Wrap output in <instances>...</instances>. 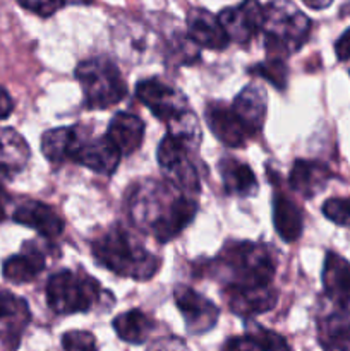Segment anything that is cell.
<instances>
[{
  "mask_svg": "<svg viewBox=\"0 0 350 351\" xmlns=\"http://www.w3.org/2000/svg\"><path fill=\"white\" fill-rule=\"evenodd\" d=\"M91 252L100 266L137 281L153 278L161 266V261L148 252L143 243L122 226H112L93 240Z\"/></svg>",
  "mask_w": 350,
  "mask_h": 351,
  "instance_id": "2",
  "label": "cell"
},
{
  "mask_svg": "<svg viewBox=\"0 0 350 351\" xmlns=\"http://www.w3.org/2000/svg\"><path fill=\"white\" fill-rule=\"evenodd\" d=\"M222 351H268V350L264 348L257 339H254L253 336L246 335V336H239V338L229 339Z\"/></svg>",
  "mask_w": 350,
  "mask_h": 351,
  "instance_id": "32",
  "label": "cell"
},
{
  "mask_svg": "<svg viewBox=\"0 0 350 351\" xmlns=\"http://www.w3.org/2000/svg\"><path fill=\"white\" fill-rule=\"evenodd\" d=\"M5 218V206H3V195H2V191H0V221Z\"/></svg>",
  "mask_w": 350,
  "mask_h": 351,
  "instance_id": "38",
  "label": "cell"
},
{
  "mask_svg": "<svg viewBox=\"0 0 350 351\" xmlns=\"http://www.w3.org/2000/svg\"><path fill=\"white\" fill-rule=\"evenodd\" d=\"M64 351H98L96 339L88 331H69L62 336Z\"/></svg>",
  "mask_w": 350,
  "mask_h": 351,
  "instance_id": "28",
  "label": "cell"
},
{
  "mask_svg": "<svg viewBox=\"0 0 350 351\" xmlns=\"http://www.w3.org/2000/svg\"><path fill=\"white\" fill-rule=\"evenodd\" d=\"M84 139L79 127H58L47 130L41 137V153L50 163H64L65 160L74 158Z\"/></svg>",
  "mask_w": 350,
  "mask_h": 351,
  "instance_id": "20",
  "label": "cell"
},
{
  "mask_svg": "<svg viewBox=\"0 0 350 351\" xmlns=\"http://www.w3.org/2000/svg\"><path fill=\"white\" fill-rule=\"evenodd\" d=\"M247 335L253 336L254 339H257L268 351H290L287 341H285L280 335H277V332L273 331H268L263 326H250Z\"/></svg>",
  "mask_w": 350,
  "mask_h": 351,
  "instance_id": "29",
  "label": "cell"
},
{
  "mask_svg": "<svg viewBox=\"0 0 350 351\" xmlns=\"http://www.w3.org/2000/svg\"><path fill=\"white\" fill-rule=\"evenodd\" d=\"M26 10L38 14L41 17H48L57 12L58 9L67 3V0H17Z\"/></svg>",
  "mask_w": 350,
  "mask_h": 351,
  "instance_id": "31",
  "label": "cell"
},
{
  "mask_svg": "<svg viewBox=\"0 0 350 351\" xmlns=\"http://www.w3.org/2000/svg\"><path fill=\"white\" fill-rule=\"evenodd\" d=\"M331 177V170L326 165L319 163V161L297 160L290 170L288 185L299 195L311 199L318 195L328 185Z\"/></svg>",
  "mask_w": 350,
  "mask_h": 351,
  "instance_id": "18",
  "label": "cell"
},
{
  "mask_svg": "<svg viewBox=\"0 0 350 351\" xmlns=\"http://www.w3.org/2000/svg\"><path fill=\"white\" fill-rule=\"evenodd\" d=\"M222 271L229 278L226 287H270L275 276V259L268 247L259 243H232L218 257Z\"/></svg>",
  "mask_w": 350,
  "mask_h": 351,
  "instance_id": "4",
  "label": "cell"
},
{
  "mask_svg": "<svg viewBox=\"0 0 350 351\" xmlns=\"http://www.w3.org/2000/svg\"><path fill=\"white\" fill-rule=\"evenodd\" d=\"M223 187L229 194L239 197H249L257 191V180L254 171L246 163H240L233 158H223L218 165Z\"/></svg>",
  "mask_w": 350,
  "mask_h": 351,
  "instance_id": "24",
  "label": "cell"
},
{
  "mask_svg": "<svg viewBox=\"0 0 350 351\" xmlns=\"http://www.w3.org/2000/svg\"><path fill=\"white\" fill-rule=\"evenodd\" d=\"M345 12H347V14H350V2L347 3V7H345Z\"/></svg>",
  "mask_w": 350,
  "mask_h": 351,
  "instance_id": "39",
  "label": "cell"
},
{
  "mask_svg": "<svg viewBox=\"0 0 350 351\" xmlns=\"http://www.w3.org/2000/svg\"><path fill=\"white\" fill-rule=\"evenodd\" d=\"M323 215L340 226H350V199L333 197L323 206Z\"/></svg>",
  "mask_w": 350,
  "mask_h": 351,
  "instance_id": "27",
  "label": "cell"
},
{
  "mask_svg": "<svg viewBox=\"0 0 350 351\" xmlns=\"http://www.w3.org/2000/svg\"><path fill=\"white\" fill-rule=\"evenodd\" d=\"M226 304L230 311L242 317H253V315L264 314L277 305V290L273 287H225Z\"/></svg>",
  "mask_w": 350,
  "mask_h": 351,
  "instance_id": "12",
  "label": "cell"
},
{
  "mask_svg": "<svg viewBox=\"0 0 350 351\" xmlns=\"http://www.w3.org/2000/svg\"><path fill=\"white\" fill-rule=\"evenodd\" d=\"M148 351H189L185 343L178 338H161L156 339L153 345L148 348Z\"/></svg>",
  "mask_w": 350,
  "mask_h": 351,
  "instance_id": "33",
  "label": "cell"
},
{
  "mask_svg": "<svg viewBox=\"0 0 350 351\" xmlns=\"http://www.w3.org/2000/svg\"><path fill=\"white\" fill-rule=\"evenodd\" d=\"M273 225L285 242H295L301 237L304 218L302 211L288 195L277 192L273 197Z\"/></svg>",
  "mask_w": 350,
  "mask_h": 351,
  "instance_id": "23",
  "label": "cell"
},
{
  "mask_svg": "<svg viewBox=\"0 0 350 351\" xmlns=\"http://www.w3.org/2000/svg\"><path fill=\"white\" fill-rule=\"evenodd\" d=\"M48 307L58 315L89 312L102 297V288L95 278L86 273L58 271L47 283Z\"/></svg>",
  "mask_w": 350,
  "mask_h": 351,
  "instance_id": "5",
  "label": "cell"
},
{
  "mask_svg": "<svg viewBox=\"0 0 350 351\" xmlns=\"http://www.w3.org/2000/svg\"><path fill=\"white\" fill-rule=\"evenodd\" d=\"M113 329L122 341L130 345H143L154 329L153 319L139 308H132L113 319Z\"/></svg>",
  "mask_w": 350,
  "mask_h": 351,
  "instance_id": "25",
  "label": "cell"
},
{
  "mask_svg": "<svg viewBox=\"0 0 350 351\" xmlns=\"http://www.w3.org/2000/svg\"><path fill=\"white\" fill-rule=\"evenodd\" d=\"M30 160V146L19 132L3 127L0 129V175L12 177L24 170Z\"/></svg>",
  "mask_w": 350,
  "mask_h": 351,
  "instance_id": "22",
  "label": "cell"
},
{
  "mask_svg": "<svg viewBox=\"0 0 350 351\" xmlns=\"http://www.w3.org/2000/svg\"><path fill=\"white\" fill-rule=\"evenodd\" d=\"M304 2H305V5L311 7V9L319 10V9H326V7H328L333 0H304Z\"/></svg>",
  "mask_w": 350,
  "mask_h": 351,
  "instance_id": "37",
  "label": "cell"
},
{
  "mask_svg": "<svg viewBox=\"0 0 350 351\" xmlns=\"http://www.w3.org/2000/svg\"><path fill=\"white\" fill-rule=\"evenodd\" d=\"M187 153L189 147L182 141L167 134L158 146V163L163 168L170 184L177 191L198 194L199 177L194 165L189 160Z\"/></svg>",
  "mask_w": 350,
  "mask_h": 351,
  "instance_id": "8",
  "label": "cell"
},
{
  "mask_svg": "<svg viewBox=\"0 0 350 351\" xmlns=\"http://www.w3.org/2000/svg\"><path fill=\"white\" fill-rule=\"evenodd\" d=\"M27 314V305L21 298L14 297L10 291L0 290V321L10 317H19Z\"/></svg>",
  "mask_w": 350,
  "mask_h": 351,
  "instance_id": "30",
  "label": "cell"
},
{
  "mask_svg": "<svg viewBox=\"0 0 350 351\" xmlns=\"http://www.w3.org/2000/svg\"><path fill=\"white\" fill-rule=\"evenodd\" d=\"M120 158H122L120 151L113 146V143L108 137L103 136L98 137V139L82 141L72 160L75 163L82 165V167L89 168L95 173L108 177V175H112L117 170Z\"/></svg>",
  "mask_w": 350,
  "mask_h": 351,
  "instance_id": "13",
  "label": "cell"
},
{
  "mask_svg": "<svg viewBox=\"0 0 350 351\" xmlns=\"http://www.w3.org/2000/svg\"><path fill=\"white\" fill-rule=\"evenodd\" d=\"M335 53L338 60L350 62V29H347L335 43Z\"/></svg>",
  "mask_w": 350,
  "mask_h": 351,
  "instance_id": "34",
  "label": "cell"
},
{
  "mask_svg": "<svg viewBox=\"0 0 350 351\" xmlns=\"http://www.w3.org/2000/svg\"><path fill=\"white\" fill-rule=\"evenodd\" d=\"M45 269V254L34 245V242L24 243L23 250L16 256H10L3 263L2 274L9 283L24 285L36 280L38 274Z\"/></svg>",
  "mask_w": 350,
  "mask_h": 351,
  "instance_id": "19",
  "label": "cell"
},
{
  "mask_svg": "<svg viewBox=\"0 0 350 351\" xmlns=\"http://www.w3.org/2000/svg\"><path fill=\"white\" fill-rule=\"evenodd\" d=\"M174 298L191 335L208 332L218 321V307L192 288L178 285L174 291Z\"/></svg>",
  "mask_w": 350,
  "mask_h": 351,
  "instance_id": "9",
  "label": "cell"
},
{
  "mask_svg": "<svg viewBox=\"0 0 350 351\" xmlns=\"http://www.w3.org/2000/svg\"><path fill=\"white\" fill-rule=\"evenodd\" d=\"M268 96L263 86L253 84L246 86L242 91L233 99L232 110L235 112L237 119L244 125L249 136H256L263 129L264 119H266Z\"/></svg>",
  "mask_w": 350,
  "mask_h": 351,
  "instance_id": "14",
  "label": "cell"
},
{
  "mask_svg": "<svg viewBox=\"0 0 350 351\" xmlns=\"http://www.w3.org/2000/svg\"><path fill=\"white\" fill-rule=\"evenodd\" d=\"M261 31L270 58H280L301 50L311 33V19L287 0H273L264 7Z\"/></svg>",
  "mask_w": 350,
  "mask_h": 351,
  "instance_id": "3",
  "label": "cell"
},
{
  "mask_svg": "<svg viewBox=\"0 0 350 351\" xmlns=\"http://www.w3.org/2000/svg\"><path fill=\"white\" fill-rule=\"evenodd\" d=\"M325 293L336 307L350 308V264L335 252L326 254L323 267Z\"/></svg>",
  "mask_w": 350,
  "mask_h": 351,
  "instance_id": "16",
  "label": "cell"
},
{
  "mask_svg": "<svg viewBox=\"0 0 350 351\" xmlns=\"http://www.w3.org/2000/svg\"><path fill=\"white\" fill-rule=\"evenodd\" d=\"M12 110H14L12 98H10L9 93L0 86V120L7 119V117L12 113Z\"/></svg>",
  "mask_w": 350,
  "mask_h": 351,
  "instance_id": "35",
  "label": "cell"
},
{
  "mask_svg": "<svg viewBox=\"0 0 350 351\" xmlns=\"http://www.w3.org/2000/svg\"><path fill=\"white\" fill-rule=\"evenodd\" d=\"M187 31L192 43L208 50H223L230 43L218 17L205 9L189 10Z\"/></svg>",
  "mask_w": 350,
  "mask_h": 351,
  "instance_id": "15",
  "label": "cell"
},
{
  "mask_svg": "<svg viewBox=\"0 0 350 351\" xmlns=\"http://www.w3.org/2000/svg\"><path fill=\"white\" fill-rule=\"evenodd\" d=\"M75 77L81 82L88 108L105 110L115 106L127 95L126 81L108 58H89L75 67Z\"/></svg>",
  "mask_w": 350,
  "mask_h": 351,
  "instance_id": "6",
  "label": "cell"
},
{
  "mask_svg": "<svg viewBox=\"0 0 350 351\" xmlns=\"http://www.w3.org/2000/svg\"><path fill=\"white\" fill-rule=\"evenodd\" d=\"M129 215L137 228L151 233L160 243L170 242L194 219L198 204L177 192L172 184L141 180L130 189Z\"/></svg>",
  "mask_w": 350,
  "mask_h": 351,
  "instance_id": "1",
  "label": "cell"
},
{
  "mask_svg": "<svg viewBox=\"0 0 350 351\" xmlns=\"http://www.w3.org/2000/svg\"><path fill=\"white\" fill-rule=\"evenodd\" d=\"M250 74H256L259 77L266 79L268 82L275 86L277 89H285L287 88V77L288 71L287 65L280 58H268L263 64H257L250 69Z\"/></svg>",
  "mask_w": 350,
  "mask_h": 351,
  "instance_id": "26",
  "label": "cell"
},
{
  "mask_svg": "<svg viewBox=\"0 0 350 351\" xmlns=\"http://www.w3.org/2000/svg\"><path fill=\"white\" fill-rule=\"evenodd\" d=\"M136 95L139 101L146 105L151 113L167 125V129L191 112L185 96L174 86L156 77L141 81L136 86Z\"/></svg>",
  "mask_w": 350,
  "mask_h": 351,
  "instance_id": "7",
  "label": "cell"
},
{
  "mask_svg": "<svg viewBox=\"0 0 350 351\" xmlns=\"http://www.w3.org/2000/svg\"><path fill=\"white\" fill-rule=\"evenodd\" d=\"M218 19L230 41L246 45L263 27L264 7L257 0H244L239 5L222 10Z\"/></svg>",
  "mask_w": 350,
  "mask_h": 351,
  "instance_id": "10",
  "label": "cell"
},
{
  "mask_svg": "<svg viewBox=\"0 0 350 351\" xmlns=\"http://www.w3.org/2000/svg\"><path fill=\"white\" fill-rule=\"evenodd\" d=\"M12 218L19 225L36 230L45 239H57L64 230V221L57 211L43 202H24L14 211Z\"/></svg>",
  "mask_w": 350,
  "mask_h": 351,
  "instance_id": "17",
  "label": "cell"
},
{
  "mask_svg": "<svg viewBox=\"0 0 350 351\" xmlns=\"http://www.w3.org/2000/svg\"><path fill=\"white\" fill-rule=\"evenodd\" d=\"M325 351H350V338H335L323 341Z\"/></svg>",
  "mask_w": 350,
  "mask_h": 351,
  "instance_id": "36",
  "label": "cell"
},
{
  "mask_svg": "<svg viewBox=\"0 0 350 351\" xmlns=\"http://www.w3.org/2000/svg\"><path fill=\"white\" fill-rule=\"evenodd\" d=\"M205 119L213 136L226 147H242L247 143V137H250L237 119L232 106L225 103H209L205 112Z\"/></svg>",
  "mask_w": 350,
  "mask_h": 351,
  "instance_id": "11",
  "label": "cell"
},
{
  "mask_svg": "<svg viewBox=\"0 0 350 351\" xmlns=\"http://www.w3.org/2000/svg\"><path fill=\"white\" fill-rule=\"evenodd\" d=\"M113 146L120 151V154H132L143 144L144 139V122L132 113L120 112L112 119L106 134Z\"/></svg>",
  "mask_w": 350,
  "mask_h": 351,
  "instance_id": "21",
  "label": "cell"
}]
</instances>
